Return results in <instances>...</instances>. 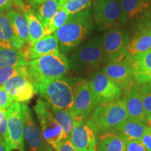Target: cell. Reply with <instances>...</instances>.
Segmentation results:
<instances>
[{"label":"cell","mask_w":151,"mask_h":151,"mask_svg":"<svg viewBox=\"0 0 151 151\" xmlns=\"http://www.w3.org/2000/svg\"><path fill=\"white\" fill-rule=\"evenodd\" d=\"M26 67L35 88L42 83L63 78L69 69L68 59L60 50L29 60Z\"/></svg>","instance_id":"cell-1"},{"label":"cell","mask_w":151,"mask_h":151,"mask_svg":"<svg viewBox=\"0 0 151 151\" xmlns=\"http://www.w3.org/2000/svg\"><path fill=\"white\" fill-rule=\"evenodd\" d=\"M92 29V12L90 9L71 15L67 21L55 32L59 50L67 52L78 46L89 35Z\"/></svg>","instance_id":"cell-2"},{"label":"cell","mask_w":151,"mask_h":151,"mask_svg":"<svg viewBox=\"0 0 151 151\" xmlns=\"http://www.w3.org/2000/svg\"><path fill=\"white\" fill-rule=\"evenodd\" d=\"M102 39L95 37L76 48L68 59L69 69L79 76H92L104 59Z\"/></svg>","instance_id":"cell-3"},{"label":"cell","mask_w":151,"mask_h":151,"mask_svg":"<svg viewBox=\"0 0 151 151\" xmlns=\"http://www.w3.org/2000/svg\"><path fill=\"white\" fill-rule=\"evenodd\" d=\"M128 118L125 97L107 103H101L96 107L86 122L94 133L114 130L117 126Z\"/></svg>","instance_id":"cell-4"},{"label":"cell","mask_w":151,"mask_h":151,"mask_svg":"<svg viewBox=\"0 0 151 151\" xmlns=\"http://www.w3.org/2000/svg\"><path fill=\"white\" fill-rule=\"evenodd\" d=\"M35 91L52 107L69 111L72 108L74 92L69 79L62 78L42 83L36 87Z\"/></svg>","instance_id":"cell-5"},{"label":"cell","mask_w":151,"mask_h":151,"mask_svg":"<svg viewBox=\"0 0 151 151\" xmlns=\"http://www.w3.org/2000/svg\"><path fill=\"white\" fill-rule=\"evenodd\" d=\"M44 140L56 150L60 144L69 139L65 130L58 123L52 114L50 105L43 99H39L34 107Z\"/></svg>","instance_id":"cell-6"},{"label":"cell","mask_w":151,"mask_h":151,"mask_svg":"<svg viewBox=\"0 0 151 151\" xmlns=\"http://www.w3.org/2000/svg\"><path fill=\"white\" fill-rule=\"evenodd\" d=\"M7 151H25L21 104L14 101L7 109Z\"/></svg>","instance_id":"cell-7"},{"label":"cell","mask_w":151,"mask_h":151,"mask_svg":"<svg viewBox=\"0 0 151 151\" xmlns=\"http://www.w3.org/2000/svg\"><path fill=\"white\" fill-rule=\"evenodd\" d=\"M94 18L101 30L118 27L126 22L120 0H95Z\"/></svg>","instance_id":"cell-8"},{"label":"cell","mask_w":151,"mask_h":151,"mask_svg":"<svg viewBox=\"0 0 151 151\" xmlns=\"http://www.w3.org/2000/svg\"><path fill=\"white\" fill-rule=\"evenodd\" d=\"M74 99L71 111L79 119L86 120L98 104L89 81L78 79L73 83Z\"/></svg>","instance_id":"cell-9"},{"label":"cell","mask_w":151,"mask_h":151,"mask_svg":"<svg viewBox=\"0 0 151 151\" xmlns=\"http://www.w3.org/2000/svg\"><path fill=\"white\" fill-rule=\"evenodd\" d=\"M102 44L105 55L110 62H120L128 56L129 34L122 29H111L104 35Z\"/></svg>","instance_id":"cell-10"},{"label":"cell","mask_w":151,"mask_h":151,"mask_svg":"<svg viewBox=\"0 0 151 151\" xmlns=\"http://www.w3.org/2000/svg\"><path fill=\"white\" fill-rule=\"evenodd\" d=\"M23 132L27 151H52V147L44 140L34 118L31 109L25 104H21Z\"/></svg>","instance_id":"cell-11"},{"label":"cell","mask_w":151,"mask_h":151,"mask_svg":"<svg viewBox=\"0 0 151 151\" xmlns=\"http://www.w3.org/2000/svg\"><path fill=\"white\" fill-rule=\"evenodd\" d=\"M89 83L98 105L115 101L121 97L122 90L102 71L94 73L90 76Z\"/></svg>","instance_id":"cell-12"},{"label":"cell","mask_w":151,"mask_h":151,"mask_svg":"<svg viewBox=\"0 0 151 151\" xmlns=\"http://www.w3.org/2000/svg\"><path fill=\"white\" fill-rule=\"evenodd\" d=\"M69 140L77 151H97L95 133L86 120H78L71 132Z\"/></svg>","instance_id":"cell-13"},{"label":"cell","mask_w":151,"mask_h":151,"mask_svg":"<svg viewBox=\"0 0 151 151\" xmlns=\"http://www.w3.org/2000/svg\"><path fill=\"white\" fill-rule=\"evenodd\" d=\"M141 86L140 83L136 81H134L133 79L124 90L125 94L124 97L126 101V109L128 118L146 123L148 122V120L143 108Z\"/></svg>","instance_id":"cell-14"},{"label":"cell","mask_w":151,"mask_h":151,"mask_svg":"<svg viewBox=\"0 0 151 151\" xmlns=\"http://www.w3.org/2000/svg\"><path fill=\"white\" fill-rule=\"evenodd\" d=\"M13 100L27 102L36 94L35 88L27 76L18 75L9 80L3 86Z\"/></svg>","instance_id":"cell-15"},{"label":"cell","mask_w":151,"mask_h":151,"mask_svg":"<svg viewBox=\"0 0 151 151\" xmlns=\"http://www.w3.org/2000/svg\"><path fill=\"white\" fill-rule=\"evenodd\" d=\"M102 71L121 90L125 89L134 78L128 56L122 61L109 62L103 68Z\"/></svg>","instance_id":"cell-16"},{"label":"cell","mask_w":151,"mask_h":151,"mask_svg":"<svg viewBox=\"0 0 151 151\" xmlns=\"http://www.w3.org/2000/svg\"><path fill=\"white\" fill-rule=\"evenodd\" d=\"M128 59L134 80L140 84L151 83V50L128 55Z\"/></svg>","instance_id":"cell-17"},{"label":"cell","mask_w":151,"mask_h":151,"mask_svg":"<svg viewBox=\"0 0 151 151\" xmlns=\"http://www.w3.org/2000/svg\"><path fill=\"white\" fill-rule=\"evenodd\" d=\"M59 50V44L55 36L45 35L33 45L29 46L24 56L29 61Z\"/></svg>","instance_id":"cell-18"},{"label":"cell","mask_w":151,"mask_h":151,"mask_svg":"<svg viewBox=\"0 0 151 151\" xmlns=\"http://www.w3.org/2000/svg\"><path fill=\"white\" fill-rule=\"evenodd\" d=\"M6 14L10 20L15 37L21 45L22 48L27 46L29 43V31L24 15L16 9H11Z\"/></svg>","instance_id":"cell-19"},{"label":"cell","mask_w":151,"mask_h":151,"mask_svg":"<svg viewBox=\"0 0 151 151\" xmlns=\"http://www.w3.org/2000/svg\"><path fill=\"white\" fill-rule=\"evenodd\" d=\"M147 127L146 123L128 118L115 128L116 131L125 142L141 140Z\"/></svg>","instance_id":"cell-20"},{"label":"cell","mask_w":151,"mask_h":151,"mask_svg":"<svg viewBox=\"0 0 151 151\" xmlns=\"http://www.w3.org/2000/svg\"><path fill=\"white\" fill-rule=\"evenodd\" d=\"M149 50H151V27L143 28L130 39L127 46L128 55H135Z\"/></svg>","instance_id":"cell-21"},{"label":"cell","mask_w":151,"mask_h":151,"mask_svg":"<svg viewBox=\"0 0 151 151\" xmlns=\"http://www.w3.org/2000/svg\"><path fill=\"white\" fill-rule=\"evenodd\" d=\"M126 142L116 132L109 131L100 133L97 151H125Z\"/></svg>","instance_id":"cell-22"},{"label":"cell","mask_w":151,"mask_h":151,"mask_svg":"<svg viewBox=\"0 0 151 151\" xmlns=\"http://www.w3.org/2000/svg\"><path fill=\"white\" fill-rule=\"evenodd\" d=\"M0 48H22L15 37L10 20L6 14H0Z\"/></svg>","instance_id":"cell-23"},{"label":"cell","mask_w":151,"mask_h":151,"mask_svg":"<svg viewBox=\"0 0 151 151\" xmlns=\"http://www.w3.org/2000/svg\"><path fill=\"white\" fill-rule=\"evenodd\" d=\"M24 15L27 20L29 31V44L32 46L36 41L46 35L45 27L36 16L33 9H29L24 11Z\"/></svg>","instance_id":"cell-24"},{"label":"cell","mask_w":151,"mask_h":151,"mask_svg":"<svg viewBox=\"0 0 151 151\" xmlns=\"http://www.w3.org/2000/svg\"><path fill=\"white\" fill-rule=\"evenodd\" d=\"M28 60L20 49L0 48V68L24 66Z\"/></svg>","instance_id":"cell-25"},{"label":"cell","mask_w":151,"mask_h":151,"mask_svg":"<svg viewBox=\"0 0 151 151\" xmlns=\"http://www.w3.org/2000/svg\"><path fill=\"white\" fill-rule=\"evenodd\" d=\"M126 21L140 16L151 6V0H120Z\"/></svg>","instance_id":"cell-26"},{"label":"cell","mask_w":151,"mask_h":151,"mask_svg":"<svg viewBox=\"0 0 151 151\" xmlns=\"http://www.w3.org/2000/svg\"><path fill=\"white\" fill-rule=\"evenodd\" d=\"M34 8L36 16L46 27L60 10L59 0H46L40 4L35 6Z\"/></svg>","instance_id":"cell-27"},{"label":"cell","mask_w":151,"mask_h":151,"mask_svg":"<svg viewBox=\"0 0 151 151\" xmlns=\"http://www.w3.org/2000/svg\"><path fill=\"white\" fill-rule=\"evenodd\" d=\"M52 114L54 115L55 118L58 121L61 127L65 130L69 138L70 137L71 132L74 128L76 123L78 120H81L75 116L73 113L69 110H63V109H56L50 106ZM82 120V119H81Z\"/></svg>","instance_id":"cell-28"},{"label":"cell","mask_w":151,"mask_h":151,"mask_svg":"<svg viewBox=\"0 0 151 151\" xmlns=\"http://www.w3.org/2000/svg\"><path fill=\"white\" fill-rule=\"evenodd\" d=\"M71 15L66 11L65 9H60L57 12L50 21L49 22L48 25L45 27V34L46 35H52L58 29H60L62 25H64Z\"/></svg>","instance_id":"cell-29"},{"label":"cell","mask_w":151,"mask_h":151,"mask_svg":"<svg viewBox=\"0 0 151 151\" xmlns=\"http://www.w3.org/2000/svg\"><path fill=\"white\" fill-rule=\"evenodd\" d=\"M21 74L27 76L26 65L0 68V87H3L13 77Z\"/></svg>","instance_id":"cell-30"},{"label":"cell","mask_w":151,"mask_h":151,"mask_svg":"<svg viewBox=\"0 0 151 151\" xmlns=\"http://www.w3.org/2000/svg\"><path fill=\"white\" fill-rule=\"evenodd\" d=\"M92 0H69L62 7L68 14L73 15L88 9Z\"/></svg>","instance_id":"cell-31"},{"label":"cell","mask_w":151,"mask_h":151,"mask_svg":"<svg viewBox=\"0 0 151 151\" xmlns=\"http://www.w3.org/2000/svg\"><path fill=\"white\" fill-rule=\"evenodd\" d=\"M141 92L147 120L151 124V83L141 84Z\"/></svg>","instance_id":"cell-32"},{"label":"cell","mask_w":151,"mask_h":151,"mask_svg":"<svg viewBox=\"0 0 151 151\" xmlns=\"http://www.w3.org/2000/svg\"><path fill=\"white\" fill-rule=\"evenodd\" d=\"M14 102V100L11 97L3 87H0V109H7Z\"/></svg>","instance_id":"cell-33"},{"label":"cell","mask_w":151,"mask_h":151,"mask_svg":"<svg viewBox=\"0 0 151 151\" xmlns=\"http://www.w3.org/2000/svg\"><path fill=\"white\" fill-rule=\"evenodd\" d=\"M7 132V109H0V137L5 140Z\"/></svg>","instance_id":"cell-34"},{"label":"cell","mask_w":151,"mask_h":151,"mask_svg":"<svg viewBox=\"0 0 151 151\" xmlns=\"http://www.w3.org/2000/svg\"><path fill=\"white\" fill-rule=\"evenodd\" d=\"M125 151H148L141 140H133L126 142Z\"/></svg>","instance_id":"cell-35"},{"label":"cell","mask_w":151,"mask_h":151,"mask_svg":"<svg viewBox=\"0 0 151 151\" xmlns=\"http://www.w3.org/2000/svg\"><path fill=\"white\" fill-rule=\"evenodd\" d=\"M141 141L148 151H151V124L147 126Z\"/></svg>","instance_id":"cell-36"},{"label":"cell","mask_w":151,"mask_h":151,"mask_svg":"<svg viewBox=\"0 0 151 151\" xmlns=\"http://www.w3.org/2000/svg\"><path fill=\"white\" fill-rule=\"evenodd\" d=\"M13 6L16 7V10L24 12L31 9L29 0H13Z\"/></svg>","instance_id":"cell-37"},{"label":"cell","mask_w":151,"mask_h":151,"mask_svg":"<svg viewBox=\"0 0 151 151\" xmlns=\"http://www.w3.org/2000/svg\"><path fill=\"white\" fill-rule=\"evenodd\" d=\"M55 151H77V150L73 146L69 139H67L60 144Z\"/></svg>","instance_id":"cell-38"},{"label":"cell","mask_w":151,"mask_h":151,"mask_svg":"<svg viewBox=\"0 0 151 151\" xmlns=\"http://www.w3.org/2000/svg\"><path fill=\"white\" fill-rule=\"evenodd\" d=\"M13 0H0V14H5L11 10Z\"/></svg>","instance_id":"cell-39"},{"label":"cell","mask_w":151,"mask_h":151,"mask_svg":"<svg viewBox=\"0 0 151 151\" xmlns=\"http://www.w3.org/2000/svg\"><path fill=\"white\" fill-rule=\"evenodd\" d=\"M46 1V0H29V5L30 6L35 7V6H37L38 4H40L43 3V1Z\"/></svg>","instance_id":"cell-40"},{"label":"cell","mask_w":151,"mask_h":151,"mask_svg":"<svg viewBox=\"0 0 151 151\" xmlns=\"http://www.w3.org/2000/svg\"><path fill=\"white\" fill-rule=\"evenodd\" d=\"M0 151H7L5 140L1 137H0Z\"/></svg>","instance_id":"cell-41"},{"label":"cell","mask_w":151,"mask_h":151,"mask_svg":"<svg viewBox=\"0 0 151 151\" xmlns=\"http://www.w3.org/2000/svg\"><path fill=\"white\" fill-rule=\"evenodd\" d=\"M69 1V0H59V6H60V9H62V7L64 5H65V4L66 2H67V1Z\"/></svg>","instance_id":"cell-42"},{"label":"cell","mask_w":151,"mask_h":151,"mask_svg":"<svg viewBox=\"0 0 151 151\" xmlns=\"http://www.w3.org/2000/svg\"></svg>","instance_id":"cell-43"}]
</instances>
